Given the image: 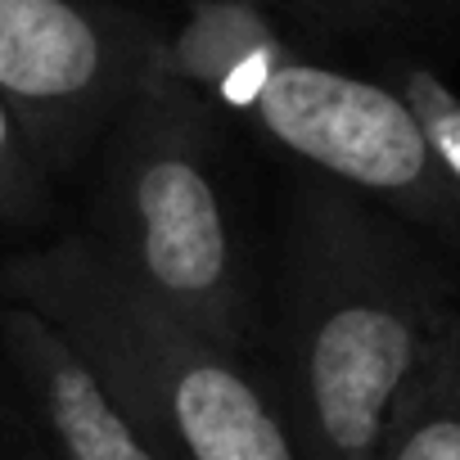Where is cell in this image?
I'll use <instances>...</instances> for the list:
<instances>
[{
  "instance_id": "cell-1",
  "label": "cell",
  "mask_w": 460,
  "mask_h": 460,
  "mask_svg": "<svg viewBox=\"0 0 460 460\" xmlns=\"http://www.w3.org/2000/svg\"><path fill=\"white\" fill-rule=\"evenodd\" d=\"M456 307L420 230L303 172L258 348L298 456L375 460L402 388Z\"/></svg>"
},
{
  "instance_id": "cell-2",
  "label": "cell",
  "mask_w": 460,
  "mask_h": 460,
  "mask_svg": "<svg viewBox=\"0 0 460 460\" xmlns=\"http://www.w3.org/2000/svg\"><path fill=\"white\" fill-rule=\"evenodd\" d=\"M226 136L221 118L149 68L86 163L91 194L77 235L181 321L258 352L267 303Z\"/></svg>"
},
{
  "instance_id": "cell-3",
  "label": "cell",
  "mask_w": 460,
  "mask_h": 460,
  "mask_svg": "<svg viewBox=\"0 0 460 460\" xmlns=\"http://www.w3.org/2000/svg\"><path fill=\"white\" fill-rule=\"evenodd\" d=\"M0 298L41 312L82 352L158 460H303L262 352L181 321L77 230L19 249Z\"/></svg>"
},
{
  "instance_id": "cell-4",
  "label": "cell",
  "mask_w": 460,
  "mask_h": 460,
  "mask_svg": "<svg viewBox=\"0 0 460 460\" xmlns=\"http://www.w3.org/2000/svg\"><path fill=\"white\" fill-rule=\"evenodd\" d=\"M235 127L303 172L379 203L420 235L460 244V190L393 86L294 55L267 77Z\"/></svg>"
},
{
  "instance_id": "cell-5",
  "label": "cell",
  "mask_w": 460,
  "mask_h": 460,
  "mask_svg": "<svg viewBox=\"0 0 460 460\" xmlns=\"http://www.w3.org/2000/svg\"><path fill=\"white\" fill-rule=\"evenodd\" d=\"M163 14L136 0H0V95L46 172L73 181L140 91Z\"/></svg>"
},
{
  "instance_id": "cell-6",
  "label": "cell",
  "mask_w": 460,
  "mask_h": 460,
  "mask_svg": "<svg viewBox=\"0 0 460 460\" xmlns=\"http://www.w3.org/2000/svg\"><path fill=\"white\" fill-rule=\"evenodd\" d=\"M0 348L23 384L41 460H158L82 352L41 312L0 298Z\"/></svg>"
},
{
  "instance_id": "cell-7",
  "label": "cell",
  "mask_w": 460,
  "mask_h": 460,
  "mask_svg": "<svg viewBox=\"0 0 460 460\" xmlns=\"http://www.w3.org/2000/svg\"><path fill=\"white\" fill-rule=\"evenodd\" d=\"M303 55L294 23L271 0H181L163 19L154 68L235 127L267 77Z\"/></svg>"
},
{
  "instance_id": "cell-8",
  "label": "cell",
  "mask_w": 460,
  "mask_h": 460,
  "mask_svg": "<svg viewBox=\"0 0 460 460\" xmlns=\"http://www.w3.org/2000/svg\"><path fill=\"white\" fill-rule=\"evenodd\" d=\"M375 460H460V307L402 388Z\"/></svg>"
},
{
  "instance_id": "cell-9",
  "label": "cell",
  "mask_w": 460,
  "mask_h": 460,
  "mask_svg": "<svg viewBox=\"0 0 460 460\" xmlns=\"http://www.w3.org/2000/svg\"><path fill=\"white\" fill-rule=\"evenodd\" d=\"M307 32L348 37H420L460 23V0H271Z\"/></svg>"
},
{
  "instance_id": "cell-10",
  "label": "cell",
  "mask_w": 460,
  "mask_h": 460,
  "mask_svg": "<svg viewBox=\"0 0 460 460\" xmlns=\"http://www.w3.org/2000/svg\"><path fill=\"white\" fill-rule=\"evenodd\" d=\"M55 176L32 149L23 122L0 95V235H32L55 217Z\"/></svg>"
},
{
  "instance_id": "cell-11",
  "label": "cell",
  "mask_w": 460,
  "mask_h": 460,
  "mask_svg": "<svg viewBox=\"0 0 460 460\" xmlns=\"http://www.w3.org/2000/svg\"><path fill=\"white\" fill-rule=\"evenodd\" d=\"M393 91L406 100V109L415 113V122H420L429 149L438 154L442 172H447V176L456 181V190H460V95H456L433 68H424V64H406V68L397 73V86H393Z\"/></svg>"
},
{
  "instance_id": "cell-12",
  "label": "cell",
  "mask_w": 460,
  "mask_h": 460,
  "mask_svg": "<svg viewBox=\"0 0 460 460\" xmlns=\"http://www.w3.org/2000/svg\"><path fill=\"white\" fill-rule=\"evenodd\" d=\"M0 460H41V438L5 348H0Z\"/></svg>"
}]
</instances>
